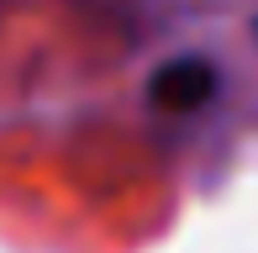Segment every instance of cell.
<instances>
[{
  "instance_id": "1",
  "label": "cell",
  "mask_w": 258,
  "mask_h": 253,
  "mask_svg": "<svg viewBox=\"0 0 258 253\" xmlns=\"http://www.w3.org/2000/svg\"><path fill=\"white\" fill-rule=\"evenodd\" d=\"M216 90H221V74L211 58H174L148 79V100L158 111H169V116H190V111L211 106Z\"/></svg>"
}]
</instances>
